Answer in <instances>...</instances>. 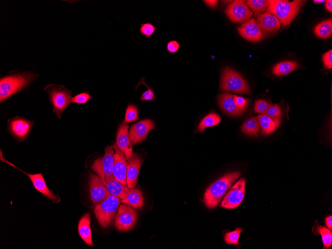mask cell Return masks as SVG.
I'll return each instance as SVG.
<instances>
[{
  "label": "cell",
  "mask_w": 332,
  "mask_h": 249,
  "mask_svg": "<svg viewBox=\"0 0 332 249\" xmlns=\"http://www.w3.org/2000/svg\"><path fill=\"white\" fill-rule=\"evenodd\" d=\"M38 77V74L27 71L0 78V101H4L14 94L24 89Z\"/></svg>",
  "instance_id": "6da1fadb"
},
{
  "label": "cell",
  "mask_w": 332,
  "mask_h": 249,
  "mask_svg": "<svg viewBox=\"0 0 332 249\" xmlns=\"http://www.w3.org/2000/svg\"><path fill=\"white\" fill-rule=\"evenodd\" d=\"M305 0L292 1L282 0H269L266 13L275 16L280 25L285 27L290 24L298 13Z\"/></svg>",
  "instance_id": "7a4b0ae2"
},
{
  "label": "cell",
  "mask_w": 332,
  "mask_h": 249,
  "mask_svg": "<svg viewBox=\"0 0 332 249\" xmlns=\"http://www.w3.org/2000/svg\"><path fill=\"white\" fill-rule=\"evenodd\" d=\"M240 175L238 171L228 173L211 184L204 194L205 205L209 208L216 207Z\"/></svg>",
  "instance_id": "3957f363"
},
{
  "label": "cell",
  "mask_w": 332,
  "mask_h": 249,
  "mask_svg": "<svg viewBox=\"0 0 332 249\" xmlns=\"http://www.w3.org/2000/svg\"><path fill=\"white\" fill-rule=\"evenodd\" d=\"M50 103L53 106V111L60 118L64 110L72 102L71 91L63 85L50 84L44 87Z\"/></svg>",
  "instance_id": "277c9868"
},
{
  "label": "cell",
  "mask_w": 332,
  "mask_h": 249,
  "mask_svg": "<svg viewBox=\"0 0 332 249\" xmlns=\"http://www.w3.org/2000/svg\"><path fill=\"white\" fill-rule=\"evenodd\" d=\"M121 202V199L110 194L95 205L94 213L101 227L106 228L111 224L116 215Z\"/></svg>",
  "instance_id": "5b68a950"
},
{
  "label": "cell",
  "mask_w": 332,
  "mask_h": 249,
  "mask_svg": "<svg viewBox=\"0 0 332 249\" xmlns=\"http://www.w3.org/2000/svg\"><path fill=\"white\" fill-rule=\"evenodd\" d=\"M220 90L234 92L240 94H249L250 90L246 81L241 75L230 67L225 68L222 71Z\"/></svg>",
  "instance_id": "8992f818"
},
{
  "label": "cell",
  "mask_w": 332,
  "mask_h": 249,
  "mask_svg": "<svg viewBox=\"0 0 332 249\" xmlns=\"http://www.w3.org/2000/svg\"><path fill=\"white\" fill-rule=\"evenodd\" d=\"M137 220V211L133 207L123 204L119 207L115 217V226L119 231H127L135 226Z\"/></svg>",
  "instance_id": "52a82bcc"
},
{
  "label": "cell",
  "mask_w": 332,
  "mask_h": 249,
  "mask_svg": "<svg viewBox=\"0 0 332 249\" xmlns=\"http://www.w3.org/2000/svg\"><path fill=\"white\" fill-rule=\"evenodd\" d=\"M34 124L33 121L15 116L8 120L7 130L15 139L23 141L29 136Z\"/></svg>",
  "instance_id": "ba28073f"
},
{
  "label": "cell",
  "mask_w": 332,
  "mask_h": 249,
  "mask_svg": "<svg viewBox=\"0 0 332 249\" xmlns=\"http://www.w3.org/2000/svg\"><path fill=\"white\" fill-rule=\"evenodd\" d=\"M225 13L228 18L234 23H242L249 19L252 11L246 4L245 0H234L226 8Z\"/></svg>",
  "instance_id": "9c48e42d"
},
{
  "label": "cell",
  "mask_w": 332,
  "mask_h": 249,
  "mask_svg": "<svg viewBox=\"0 0 332 249\" xmlns=\"http://www.w3.org/2000/svg\"><path fill=\"white\" fill-rule=\"evenodd\" d=\"M245 184L244 178L238 181L227 193L221 206L226 209H234L239 206L244 198Z\"/></svg>",
  "instance_id": "30bf717a"
},
{
  "label": "cell",
  "mask_w": 332,
  "mask_h": 249,
  "mask_svg": "<svg viewBox=\"0 0 332 249\" xmlns=\"http://www.w3.org/2000/svg\"><path fill=\"white\" fill-rule=\"evenodd\" d=\"M114 150L112 146L105 148L103 157L96 160L92 165V169L101 178L104 175L112 176L114 163Z\"/></svg>",
  "instance_id": "8fae6325"
},
{
  "label": "cell",
  "mask_w": 332,
  "mask_h": 249,
  "mask_svg": "<svg viewBox=\"0 0 332 249\" xmlns=\"http://www.w3.org/2000/svg\"><path fill=\"white\" fill-rule=\"evenodd\" d=\"M114 163L112 173L115 178L122 184L127 186V172L128 162L121 150L114 144Z\"/></svg>",
  "instance_id": "7c38bea8"
},
{
  "label": "cell",
  "mask_w": 332,
  "mask_h": 249,
  "mask_svg": "<svg viewBox=\"0 0 332 249\" xmlns=\"http://www.w3.org/2000/svg\"><path fill=\"white\" fill-rule=\"evenodd\" d=\"M154 129V122L148 119L142 120L132 125L129 132L132 145H136L144 141L149 131Z\"/></svg>",
  "instance_id": "4fadbf2b"
},
{
  "label": "cell",
  "mask_w": 332,
  "mask_h": 249,
  "mask_svg": "<svg viewBox=\"0 0 332 249\" xmlns=\"http://www.w3.org/2000/svg\"><path fill=\"white\" fill-rule=\"evenodd\" d=\"M89 190L90 199L93 204L96 205L110 195L100 177L94 174H90Z\"/></svg>",
  "instance_id": "5bb4252c"
},
{
  "label": "cell",
  "mask_w": 332,
  "mask_h": 249,
  "mask_svg": "<svg viewBox=\"0 0 332 249\" xmlns=\"http://www.w3.org/2000/svg\"><path fill=\"white\" fill-rule=\"evenodd\" d=\"M129 125L126 123L121 124L118 129L116 145L124 154L128 162L133 157L132 143L128 132Z\"/></svg>",
  "instance_id": "9a60e30c"
},
{
  "label": "cell",
  "mask_w": 332,
  "mask_h": 249,
  "mask_svg": "<svg viewBox=\"0 0 332 249\" xmlns=\"http://www.w3.org/2000/svg\"><path fill=\"white\" fill-rule=\"evenodd\" d=\"M255 22L263 35L267 37L277 32L281 26L275 16L266 12L257 16Z\"/></svg>",
  "instance_id": "2e32d148"
},
{
  "label": "cell",
  "mask_w": 332,
  "mask_h": 249,
  "mask_svg": "<svg viewBox=\"0 0 332 249\" xmlns=\"http://www.w3.org/2000/svg\"><path fill=\"white\" fill-rule=\"evenodd\" d=\"M237 29L239 34L249 42H257L264 38L254 18L246 21Z\"/></svg>",
  "instance_id": "e0dca14e"
},
{
  "label": "cell",
  "mask_w": 332,
  "mask_h": 249,
  "mask_svg": "<svg viewBox=\"0 0 332 249\" xmlns=\"http://www.w3.org/2000/svg\"><path fill=\"white\" fill-rule=\"evenodd\" d=\"M7 163L11 166H12L14 167L19 169L16 166L13 165V164L9 163L8 162H7ZM21 171L28 176L31 181L34 188L36 190H37L48 198L51 199L53 202L58 203L60 201L59 197L57 195L54 194L52 191H51L47 187V184L41 173L31 174L26 173L22 170Z\"/></svg>",
  "instance_id": "ac0fdd59"
},
{
  "label": "cell",
  "mask_w": 332,
  "mask_h": 249,
  "mask_svg": "<svg viewBox=\"0 0 332 249\" xmlns=\"http://www.w3.org/2000/svg\"><path fill=\"white\" fill-rule=\"evenodd\" d=\"M128 163L127 186L129 188H134L137 183L140 169L143 163V159L138 154L134 153L133 157Z\"/></svg>",
  "instance_id": "d6986e66"
},
{
  "label": "cell",
  "mask_w": 332,
  "mask_h": 249,
  "mask_svg": "<svg viewBox=\"0 0 332 249\" xmlns=\"http://www.w3.org/2000/svg\"><path fill=\"white\" fill-rule=\"evenodd\" d=\"M218 103L221 109L230 116H239L245 110L237 106L234 101V95L229 93L220 94L218 96Z\"/></svg>",
  "instance_id": "ffe728a7"
},
{
  "label": "cell",
  "mask_w": 332,
  "mask_h": 249,
  "mask_svg": "<svg viewBox=\"0 0 332 249\" xmlns=\"http://www.w3.org/2000/svg\"><path fill=\"white\" fill-rule=\"evenodd\" d=\"M100 179L105 185L110 194L121 199L126 196L130 189L117 181L113 175H104Z\"/></svg>",
  "instance_id": "44dd1931"
},
{
  "label": "cell",
  "mask_w": 332,
  "mask_h": 249,
  "mask_svg": "<svg viewBox=\"0 0 332 249\" xmlns=\"http://www.w3.org/2000/svg\"><path fill=\"white\" fill-rule=\"evenodd\" d=\"M89 213H86L80 220L78 232L82 239L88 246L93 247Z\"/></svg>",
  "instance_id": "7402d4cb"
},
{
  "label": "cell",
  "mask_w": 332,
  "mask_h": 249,
  "mask_svg": "<svg viewBox=\"0 0 332 249\" xmlns=\"http://www.w3.org/2000/svg\"><path fill=\"white\" fill-rule=\"evenodd\" d=\"M121 202L135 208H141L144 199L140 190L139 188H130L126 196L121 199Z\"/></svg>",
  "instance_id": "603a6c76"
},
{
  "label": "cell",
  "mask_w": 332,
  "mask_h": 249,
  "mask_svg": "<svg viewBox=\"0 0 332 249\" xmlns=\"http://www.w3.org/2000/svg\"><path fill=\"white\" fill-rule=\"evenodd\" d=\"M256 117L261 129V133L264 136L274 132L279 125V123L265 114H260Z\"/></svg>",
  "instance_id": "cb8c5ba5"
},
{
  "label": "cell",
  "mask_w": 332,
  "mask_h": 249,
  "mask_svg": "<svg viewBox=\"0 0 332 249\" xmlns=\"http://www.w3.org/2000/svg\"><path fill=\"white\" fill-rule=\"evenodd\" d=\"M299 67L298 63L295 61H286L276 64L272 69L274 75L282 76L290 73L297 69Z\"/></svg>",
  "instance_id": "d4e9b609"
},
{
  "label": "cell",
  "mask_w": 332,
  "mask_h": 249,
  "mask_svg": "<svg viewBox=\"0 0 332 249\" xmlns=\"http://www.w3.org/2000/svg\"><path fill=\"white\" fill-rule=\"evenodd\" d=\"M315 34L319 38L326 39L331 36L332 33V18L321 21L314 28Z\"/></svg>",
  "instance_id": "484cf974"
},
{
  "label": "cell",
  "mask_w": 332,
  "mask_h": 249,
  "mask_svg": "<svg viewBox=\"0 0 332 249\" xmlns=\"http://www.w3.org/2000/svg\"><path fill=\"white\" fill-rule=\"evenodd\" d=\"M317 224H315L313 228V231L316 234L321 235L324 249H328L332 245V231L325 226L319 225L317 221Z\"/></svg>",
  "instance_id": "4316f807"
},
{
  "label": "cell",
  "mask_w": 332,
  "mask_h": 249,
  "mask_svg": "<svg viewBox=\"0 0 332 249\" xmlns=\"http://www.w3.org/2000/svg\"><path fill=\"white\" fill-rule=\"evenodd\" d=\"M260 129L256 117H252L246 120L241 127L243 133L252 136H257Z\"/></svg>",
  "instance_id": "83f0119b"
},
{
  "label": "cell",
  "mask_w": 332,
  "mask_h": 249,
  "mask_svg": "<svg viewBox=\"0 0 332 249\" xmlns=\"http://www.w3.org/2000/svg\"><path fill=\"white\" fill-rule=\"evenodd\" d=\"M220 116L215 112H211L205 116L199 123L197 130L199 132H203L207 127L217 125L221 121Z\"/></svg>",
  "instance_id": "f1b7e54d"
},
{
  "label": "cell",
  "mask_w": 332,
  "mask_h": 249,
  "mask_svg": "<svg viewBox=\"0 0 332 249\" xmlns=\"http://www.w3.org/2000/svg\"><path fill=\"white\" fill-rule=\"evenodd\" d=\"M246 4L252 10L255 15H259L265 10L268 6V0H248Z\"/></svg>",
  "instance_id": "f546056e"
},
{
  "label": "cell",
  "mask_w": 332,
  "mask_h": 249,
  "mask_svg": "<svg viewBox=\"0 0 332 249\" xmlns=\"http://www.w3.org/2000/svg\"><path fill=\"white\" fill-rule=\"evenodd\" d=\"M139 119L138 107L133 104H129L125 111L124 123H131Z\"/></svg>",
  "instance_id": "4dcf8cb0"
},
{
  "label": "cell",
  "mask_w": 332,
  "mask_h": 249,
  "mask_svg": "<svg viewBox=\"0 0 332 249\" xmlns=\"http://www.w3.org/2000/svg\"><path fill=\"white\" fill-rule=\"evenodd\" d=\"M145 85L147 88V90L145 91L140 97V99L143 101L156 100L154 90L152 88L149 87L145 83V78H142L140 81L137 83L135 89L140 85Z\"/></svg>",
  "instance_id": "1f68e13d"
},
{
  "label": "cell",
  "mask_w": 332,
  "mask_h": 249,
  "mask_svg": "<svg viewBox=\"0 0 332 249\" xmlns=\"http://www.w3.org/2000/svg\"><path fill=\"white\" fill-rule=\"evenodd\" d=\"M243 230L241 228L237 227L235 230L225 233L224 237L225 242L227 244L238 245L240 234Z\"/></svg>",
  "instance_id": "d6a6232c"
},
{
  "label": "cell",
  "mask_w": 332,
  "mask_h": 249,
  "mask_svg": "<svg viewBox=\"0 0 332 249\" xmlns=\"http://www.w3.org/2000/svg\"><path fill=\"white\" fill-rule=\"evenodd\" d=\"M278 123H279V119L281 116V109L279 106L276 104H270L265 113Z\"/></svg>",
  "instance_id": "836d02e7"
},
{
  "label": "cell",
  "mask_w": 332,
  "mask_h": 249,
  "mask_svg": "<svg viewBox=\"0 0 332 249\" xmlns=\"http://www.w3.org/2000/svg\"><path fill=\"white\" fill-rule=\"evenodd\" d=\"M156 27L150 22L141 23L139 28L140 33L146 38L152 36L155 31Z\"/></svg>",
  "instance_id": "e575fe53"
},
{
  "label": "cell",
  "mask_w": 332,
  "mask_h": 249,
  "mask_svg": "<svg viewBox=\"0 0 332 249\" xmlns=\"http://www.w3.org/2000/svg\"><path fill=\"white\" fill-rule=\"evenodd\" d=\"M92 97L89 94L88 92H81L72 98V102L73 103L77 104H84L86 103L89 99H92Z\"/></svg>",
  "instance_id": "d590c367"
},
{
  "label": "cell",
  "mask_w": 332,
  "mask_h": 249,
  "mask_svg": "<svg viewBox=\"0 0 332 249\" xmlns=\"http://www.w3.org/2000/svg\"><path fill=\"white\" fill-rule=\"evenodd\" d=\"M270 104L265 100L262 99L257 100L254 104V111L256 113L264 114L268 107Z\"/></svg>",
  "instance_id": "8d00e7d4"
},
{
  "label": "cell",
  "mask_w": 332,
  "mask_h": 249,
  "mask_svg": "<svg viewBox=\"0 0 332 249\" xmlns=\"http://www.w3.org/2000/svg\"><path fill=\"white\" fill-rule=\"evenodd\" d=\"M322 60L324 67L328 69L332 68V50L331 49L323 55Z\"/></svg>",
  "instance_id": "74e56055"
},
{
  "label": "cell",
  "mask_w": 332,
  "mask_h": 249,
  "mask_svg": "<svg viewBox=\"0 0 332 249\" xmlns=\"http://www.w3.org/2000/svg\"><path fill=\"white\" fill-rule=\"evenodd\" d=\"M166 47L168 52L173 54L177 52L180 45L177 41L173 40L167 42Z\"/></svg>",
  "instance_id": "f35d334b"
},
{
  "label": "cell",
  "mask_w": 332,
  "mask_h": 249,
  "mask_svg": "<svg viewBox=\"0 0 332 249\" xmlns=\"http://www.w3.org/2000/svg\"><path fill=\"white\" fill-rule=\"evenodd\" d=\"M234 101L237 106L240 108L245 109L247 105V99L243 97L234 95Z\"/></svg>",
  "instance_id": "ab89813d"
},
{
  "label": "cell",
  "mask_w": 332,
  "mask_h": 249,
  "mask_svg": "<svg viewBox=\"0 0 332 249\" xmlns=\"http://www.w3.org/2000/svg\"><path fill=\"white\" fill-rule=\"evenodd\" d=\"M205 3L209 6L214 8L216 7L218 5V0H204Z\"/></svg>",
  "instance_id": "60d3db41"
},
{
  "label": "cell",
  "mask_w": 332,
  "mask_h": 249,
  "mask_svg": "<svg viewBox=\"0 0 332 249\" xmlns=\"http://www.w3.org/2000/svg\"><path fill=\"white\" fill-rule=\"evenodd\" d=\"M332 216H330L327 217L325 219L326 224L328 228H329L331 231L332 230Z\"/></svg>",
  "instance_id": "b9f144b4"
},
{
  "label": "cell",
  "mask_w": 332,
  "mask_h": 249,
  "mask_svg": "<svg viewBox=\"0 0 332 249\" xmlns=\"http://www.w3.org/2000/svg\"><path fill=\"white\" fill-rule=\"evenodd\" d=\"M325 7L328 10V11L332 12V0H326Z\"/></svg>",
  "instance_id": "7bdbcfd3"
},
{
  "label": "cell",
  "mask_w": 332,
  "mask_h": 249,
  "mask_svg": "<svg viewBox=\"0 0 332 249\" xmlns=\"http://www.w3.org/2000/svg\"><path fill=\"white\" fill-rule=\"evenodd\" d=\"M314 3H321V2H324L326 1L325 0H313Z\"/></svg>",
  "instance_id": "ee69618b"
}]
</instances>
